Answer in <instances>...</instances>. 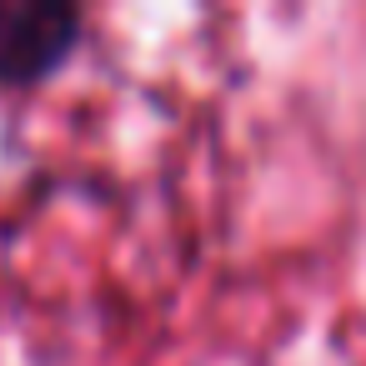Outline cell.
Masks as SVG:
<instances>
[{
    "instance_id": "6da1fadb",
    "label": "cell",
    "mask_w": 366,
    "mask_h": 366,
    "mask_svg": "<svg viewBox=\"0 0 366 366\" xmlns=\"http://www.w3.org/2000/svg\"><path fill=\"white\" fill-rule=\"evenodd\" d=\"M86 46V11L71 0H0V91L51 86Z\"/></svg>"
}]
</instances>
